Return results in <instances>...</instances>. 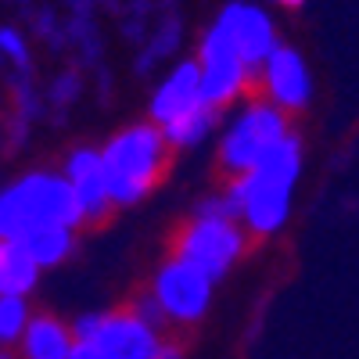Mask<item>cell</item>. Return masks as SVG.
I'll return each mask as SVG.
<instances>
[{
  "instance_id": "obj_1",
  "label": "cell",
  "mask_w": 359,
  "mask_h": 359,
  "mask_svg": "<svg viewBox=\"0 0 359 359\" xmlns=\"http://www.w3.org/2000/svg\"><path fill=\"white\" fill-rule=\"evenodd\" d=\"M176 147L165 140L158 126H130L123 130L101 158L108 198L118 205L140 201L147 191H155L172 169Z\"/></svg>"
},
{
  "instance_id": "obj_2",
  "label": "cell",
  "mask_w": 359,
  "mask_h": 359,
  "mask_svg": "<svg viewBox=\"0 0 359 359\" xmlns=\"http://www.w3.org/2000/svg\"><path fill=\"white\" fill-rule=\"evenodd\" d=\"M76 226L83 223V208L72 184L57 176H29L18 187L0 194V237H22L33 226Z\"/></svg>"
},
{
  "instance_id": "obj_3",
  "label": "cell",
  "mask_w": 359,
  "mask_h": 359,
  "mask_svg": "<svg viewBox=\"0 0 359 359\" xmlns=\"http://www.w3.org/2000/svg\"><path fill=\"white\" fill-rule=\"evenodd\" d=\"M169 252L176 262H187L201 277H223L230 262L245 252V233L223 216H208L198 223H187L172 233Z\"/></svg>"
},
{
  "instance_id": "obj_4",
  "label": "cell",
  "mask_w": 359,
  "mask_h": 359,
  "mask_svg": "<svg viewBox=\"0 0 359 359\" xmlns=\"http://www.w3.org/2000/svg\"><path fill=\"white\" fill-rule=\"evenodd\" d=\"M284 137V115L277 111V108H269V104H255L241 123H237L233 130H230V137L223 140V151H219V169L226 172V176H245L255 162H259V155L266 151L269 144H277Z\"/></svg>"
},
{
  "instance_id": "obj_5",
  "label": "cell",
  "mask_w": 359,
  "mask_h": 359,
  "mask_svg": "<svg viewBox=\"0 0 359 359\" xmlns=\"http://www.w3.org/2000/svg\"><path fill=\"white\" fill-rule=\"evenodd\" d=\"M201 57H205V69H198V101L208 104V108L230 104V97L245 86L248 72H245V62L237 57L223 25H216L212 33H208Z\"/></svg>"
},
{
  "instance_id": "obj_6",
  "label": "cell",
  "mask_w": 359,
  "mask_h": 359,
  "mask_svg": "<svg viewBox=\"0 0 359 359\" xmlns=\"http://www.w3.org/2000/svg\"><path fill=\"white\" fill-rule=\"evenodd\" d=\"M208 284L212 280L201 277L198 269H191L187 262H169L158 273V284H155L162 313L194 323L205 313V306H208V291H212Z\"/></svg>"
},
{
  "instance_id": "obj_7",
  "label": "cell",
  "mask_w": 359,
  "mask_h": 359,
  "mask_svg": "<svg viewBox=\"0 0 359 359\" xmlns=\"http://www.w3.org/2000/svg\"><path fill=\"white\" fill-rule=\"evenodd\" d=\"M94 341L108 359H155L158 338L144 320H137V313H115V316H101Z\"/></svg>"
},
{
  "instance_id": "obj_8",
  "label": "cell",
  "mask_w": 359,
  "mask_h": 359,
  "mask_svg": "<svg viewBox=\"0 0 359 359\" xmlns=\"http://www.w3.org/2000/svg\"><path fill=\"white\" fill-rule=\"evenodd\" d=\"M69 172H72V191H76V201L83 208V219H90L94 226H104L111 216V198H108V184H104L101 155L76 151L69 162Z\"/></svg>"
},
{
  "instance_id": "obj_9",
  "label": "cell",
  "mask_w": 359,
  "mask_h": 359,
  "mask_svg": "<svg viewBox=\"0 0 359 359\" xmlns=\"http://www.w3.org/2000/svg\"><path fill=\"white\" fill-rule=\"evenodd\" d=\"M219 25L226 29V36L237 50V57H241L245 65H259L262 57L273 50V29H269L266 15L255 11V8H241V4H233L223 11Z\"/></svg>"
},
{
  "instance_id": "obj_10",
  "label": "cell",
  "mask_w": 359,
  "mask_h": 359,
  "mask_svg": "<svg viewBox=\"0 0 359 359\" xmlns=\"http://www.w3.org/2000/svg\"><path fill=\"white\" fill-rule=\"evenodd\" d=\"M266 90L273 94V101L280 108H291L298 111L309 97V79H306V69H302V57L287 47H273L266 54Z\"/></svg>"
},
{
  "instance_id": "obj_11",
  "label": "cell",
  "mask_w": 359,
  "mask_h": 359,
  "mask_svg": "<svg viewBox=\"0 0 359 359\" xmlns=\"http://www.w3.org/2000/svg\"><path fill=\"white\" fill-rule=\"evenodd\" d=\"M191 104H198V65H180L172 72V79L158 90V97L151 104V115L158 123H169L180 111H187Z\"/></svg>"
},
{
  "instance_id": "obj_12",
  "label": "cell",
  "mask_w": 359,
  "mask_h": 359,
  "mask_svg": "<svg viewBox=\"0 0 359 359\" xmlns=\"http://www.w3.org/2000/svg\"><path fill=\"white\" fill-rule=\"evenodd\" d=\"M72 348V334L54 316H40L25 331V355L29 359H65Z\"/></svg>"
},
{
  "instance_id": "obj_13",
  "label": "cell",
  "mask_w": 359,
  "mask_h": 359,
  "mask_svg": "<svg viewBox=\"0 0 359 359\" xmlns=\"http://www.w3.org/2000/svg\"><path fill=\"white\" fill-rule=\"evenodd\" d=\"M36 280V262L22 248V241L8 237V245H0V294H25Z\"/></svg>"
},
{
  "instance_id": "obj_14",
  "label": "cell",
  "mask_w": 359,
  "mask_h": 359,
  "mask_svg": "<svg viewBox=\"0 0 359 359\" xmlns=\"http://www.w3.org/2000/svg\"><path fill=\"white\" fill-rule=\"evenodd\" d=\"M15 241H22V248L33 255L36 266H50V262H57V259H65V252L72 248V233H69V226H50V223H43V226L25 230L22 237H15Z\"/></svg>"
},
{
  "instance_id": "obj_15",
  "label": "cell",
  "mask_w": 359,
  "mask_h": 359,
  "mask_svg": "<svg viewBox=\"0 0 359 359\" xmlns=\"http://www.w3.org/2000/svg\"><path fill=\"white\" fill-rule=\"evenodd\" d=\"M212 123H216V108L198 101V104H191L187 111H180L176 118H169V123H162V126H165V140L172 147H180V144H198Z\"/></svg>"
},
{
  "instance_id": "obj_16",
  "label": "cell",
  "mask_w": 359,
  "mask_h": 359,
  "mask_svg": "<svg viewBox=\"0 0 359 359\" xmlns=\"http://www.w3.org/2000/svg\"><path fill=\"white\" fill-rule=\"evenodd\" d=\"M25 327V302L22 294H4L0 298V341H15Z\"/></svg>"
},
{
  "instance_id": "obj_17",
  "label": "cell",
  "mask_w": 359,
  "mask_h": 359,
  "mask_svg": "<svg viewBox=\"0 0 359 359\" xmlns=\"http://www.w3.org/2000/svg\"><path fill=\"white\" fill-rule=\"evenodd\" d=\"M65 359H108V355H104L94 341H76V345L69 348V355H65Z\"/></svg>"
},
{
  "instance_id": "obj_18",
  "label": "cell",
  "mask_w": 359,
  "mask_h": 359,
  "mask_svg": "<svg viewBox=\"0 0 359 359\" xmlns=\"http://www.w3.org/2000/svg\"><path fill=\"white\" fill-rule=\"evenodd\" d=\"M0 47H4L15 62H22V57H25V47H22V40L11 33V29H0Z\"/></svg>"
},
{
  "instance_id": "obj_19",
  "label": "cell",
  "mask_w": 359,
  "mask_h": 359,
  "mask_svg": "<svg viewBox=\"0 0 359 359\" xmlns=\"http://www.w3.org/2000/svg\"><path fill=\"white\" fill-rule=\"evenodd\" d=\"M155 359H184V345L180 341H158Z\"/></svg>"
},
{
  "instance_id": "obj_20",
  "label": "cell",
  "mask_w": 359,
  "mask_h": 359,
  "mask_svg": "<svg viewBox=\"0 0 359 359\" xmlns=\"http://www.w3.org/2000/svg\"><path fill=\"white\" fill-rule=\"evenodd\" d=\"M280 4H287V8H298V4H302V0H280Z\"/></svg>"
},
{
  "instance_id": "obj_21",
  "label": "cell",
  "mask_w": 359,
  "mask_h": 359,
  "mask_svg": "<svg viewBox=\"0 0 359 359\" xmlns=\"http://www.w3.org/2000/svg\"><path fill=\"white\" fill-rule=\"evenodd\" d=\"M0 359H8V355H0Z\"/></svg>"
}]
</instances>
